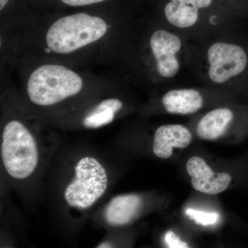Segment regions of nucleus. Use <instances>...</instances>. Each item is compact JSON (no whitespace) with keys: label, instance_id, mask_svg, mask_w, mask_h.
Masks as SVG:
<instances>
[{"label":"nucleus","instance_id":"nucleus-10","mask_svg":"<svg viewBox=\"0 0 248 248\" xmlns=\"http://www.w3.org/2000/svg\"><path fill=\"white\" fill-rule=\"evenodd\" d=\"M162 103L169 113L188 115L200 110L203 97L195 90H173L165 94Z\"/></svg>","mask_w":248,"mask_h":248},{"label":"nucleus","instance_id":"nucleus-8","mask_svg":"<svg viewBox=\"0 0 248 248\" xmlns=\"http://www.w3.org/2000/svg\"><path fill=\"white\" fill-rule=\"evenodd\" d=\"M192 138L190 132L182 125H161L155 134L153 153L157 157L169 159L172 155L173 148H187Z\"/></svg>","mask_w":248,"mask_h":248},{"label":"nucleus","instance_id":"nucleus-9","mask_svg":"<svg viewBox=\"0 0 248 248\" xmlns=\"http://www.w3.org/2000/svg\"><path fill=\"white\" fill-rule=\"evenodd\" d=\"M141 204L140 196L134 194L117 196L106 208V219L109 224L114 226L128 224L136 217Z\"/></svg>","mask_w":248,"mask_h":248},{"label":"nucleus","instance_id":"nucleus-5","mask_svg":"<svg viewBox=\"0 0 248 248\" xmlns=\"http://www.w3.org/2000/svg\"><path fill=\"white\" fill-rule=\"evenodd\" d=\"M210 62L209 77L213 82L222 84L239 76L248 63L247 55L239 46L230 44H214L208 49Z\"/></svg>","mask_w":248,"mask_h":248},{"label":"nucleus","instance_id":"nucleus-12","mask_svg":"<svg viewBox=\"0 0 248 248\" xmlns=\"http://www.w3.org/2000/svg\"><path fill=\"white\" fill-rule=\"evenodd\" d=\"M123 107L117 99L102 101L85 117L84 125L88 128H97L112 122L115 114Z\"/></svg>","mask_w":248,"mask_h":248},{"label":"nucleus","instance_id":"nucleus-13","mask_svg":"<svg viewBox=\"0 0 248 248\" xmlns=\"http://www.w3.org/2000/svg\"><path fill=\"white\" fill-rule=\"evenodd\" d=\"M166 19L173 26L188 28L195 25L198 20V9L180 1H172L165 7Z\"/></svg>","mask_w":248,"mask_h":248},{"label":"nucleus","instance_id":"nucleus-4","mask_svg":"<svg viewBox=\"0 0 248 248\" xmlns=\"http://www.w3.org/2000/svg\"><path fill=\"white\" fill-rule=\"evenodd\" d=\"M75 170L76 178L65 190V200L72 207L90 208L107 190V172L97 159L91 156L80 159Z\"/></svg>","mask_w":248,"mask_h":248},{"label":"nucleus","instance_id":"nucleus-18","mask_svg":"<svg viewBox=\"0 0 248 248\" xmlns=\"http://www.w3.org/2000/svg\"><path fill=\"white\" fill-rule=\"evenodd\" d=\"M9 0H0V10L2 11L4 9L5 6L9 2Z\"/></svg>","mask_w":248,"mask_h":248},{"label":"nucleus","instance_id":"nucleus-19","mask_svg":"<svg viewBox=\"0 0 248 248\" xmlns=\"http://www.w3.org/2000/svg\"><path fill=\"white\" fill-rule=\"evenodd\" d=\"M97 248H112L110 244H108V243H103V244L99 245Z\"/></svg>","mask_w":248,"mask_h":248},{"label":"nucleus","instance_id":"nucleus-6","mask_svg":"<svg viewBox=\"0 0 248 248\" xmlns=\"http://www.w3.org/2000/svg\"><path fill=\"white\" fill-rule=\"evenodd\" d=\"M151 47L159 74L167 78L175 76L180 68L176 57L182 48L180 39L167 31H156L151 36Z\"/></svg>","mask_w":248,"mask_h":248},{"label":"nucleus","instance_id":"nucleus-17","mask_svg":"<svg viewBox=\"0 0 248 248\" xmlns=\"http://www.w3.org/2000/svg\"><path fill=\"white\" fill-rule=\"evenodd\" d=\"M172 1H180L184 4L194 6L197 9L208 7L212 3V0H172Z\"/></svg>","mask_w":248,"mask_h":248},{"label":"nucleus","instance_id":"nucleus-1","mask_svg":"<svg viewBox=\"0 0 248 248\" xmlns=\"http://www.w3.org/2000/svg\"><path fill=\"white\" fill-rule=\"evenodd\" d=\"M107 23L101 17L84 13L55 21L46 34L48 48L55 53L68 54L97 42L107 33Z\"/></svg>","mask_w":248,"mask_h":248},{"label":"nucleus","instance_id":"nucleus-11","mask_svg":"<svg viewBox=\"0 0 248 248\" xmlns=\"http://www.w3.org/2000/svg\"><path fill=\"white\" fill-rule=\"evenodd\" d=\"M233 119V112L228 108H217L204 116L197 125L199 137L205 140H215L226 133Z\"/></svg>","mask_w":248,"mask_h":248},{"label":"nucleus","instance_id":"nucleus-15","mask_svg":"<svg viewBox=\"0 0 248 248\" xmlns=\"http://www.w3.org/2000/svg\"><path fill=\"white\" fill-rule=\"evenodd\" d=\"M165 241L170 248H187V244L183 242L179 236L175 234L172 231H169L165 235Z\"/></svg>","mask_w":248,"mask_h":248},{"label":"nucleus","instance_id":"nucleus-2","mask_svg":"<svg viewBox=\"0 0 248 248\" xmlns=\"http://www.w3.org/2000/svg\"><path fill=\"white\" fill-rule=\"evenodd\" d=\"M81 77L66 67L46 64L32 72L29 77L27 93L36 105H54L81 91Z\"/></svg>","mask_w":248,"mask_h":248},{"label":"nucleus","instance_id":"nucleus-14","mask_svg":"<svg viewBox=\"0 0 248 248\" xmlns=\"http://www.w3.org/2000/svg\"><path fill=\"white\" fill-rule=\"evenodd\" d=\"M186 214L187 216L190 217V219L194 220L197 224L202 225L203 226L215 224L218 222L220 217L218 213H205L193 209H187Z\"/></svg>","mask_w":248,"mask_h":248},{"label":"nucleus","instance_id":"nucleus-3","mask_svg":"<svg viewBox=\"0 0 248 248\" xmlns=\"http://www.w3.org/2000/svg\"><path fill=\"white\" fill-rule=\"evenodd\" d=\"M1 153L6 172L15 179L29 177L38 164L35 139L19 121H11L4 127Z\"/></svg>","mask_w":248,"mask_h":248},{"label":"nucleus","instance_id":"nucleus-7","mask_svg":"<svg viewBox=\"0 0 248 248\" xmlns=\"http://www.w3.org/2000/svg\"><path fill=\"white\" fill-rule=\"evenodd\" d=\"M186 170L196 190L207 195H218L229 187L232 177L228 173H215L205 160L193 156L187 161Z\"/></svg>","mask_w":248,"mask_h":248},{"label":"nucleus","instance_id":"nucleus-16","mask_svg":"<svg viewBox=\"0 0 248 248\" xmlns=\"http://www.w3.org/2000/svg\"><path fill=\"white\" fill-rule=\"evenodd\" d=\"M61 1L62 3L68 5V6L77 7V6H84L97 4V3L102 2V1H106V0H61Z\"/></svg>","mask_w":248,"mask_h":248}]
</instances>
